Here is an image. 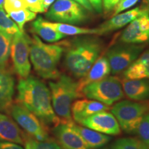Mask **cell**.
I'll return each instance as SVG.
<instances>
[{"label": "cell", "instance_id": "obj_29", "mask_svg": "<svg viewBox=\"0 0 149 149\" xmlns=\"http://www.w3.org/2000/svg\"><path fill=\"white\" fill-rule=\"evenodd\" d=\"M136 133L141 141L149 146V114L145 115L141 121Z\"/></svg>", "mask_w": 149, "mask_h": 149}, {"label": "cell", "instance_id": "obj_32", "mask_svg": "<svg viewBox=\"0 0 149 149\" xmlns=\"http://www.w3.org/2000/svg\"><path fill=\"white\" fill-rule=\"evenodd\" d=\"M120 1V0H102V6L106 12H109L112 9H114Z\"/></svg>", "mask_w": 149, "mask_h": 149}, {"label": "cell", "instance_id": "obj_18", "mask_svg": "<svg viewBox=\"0 0 149 149\" xmlns=\"http://www.w3.org/2000/svg\"><path fill=\"white\" fill-rule=\"evenodd\" d=\"M15 80L4 67L0 66V111L10 109L14 95Z\"/></svg>", "mask_w": 149, "mask_h": 149}, {"label": "cell", "instance_id": "obj_26", "mask_svg": "<svg viewBox=\"0 0 149 149\" xmlns=\"http://www.w3.org/2000/svg\"><path fill=\"white\" fill-rule=\"evenodd\" d=\"M19 31L15 22L6 13L3 8H0V32L13 37Z\"/></svg>", "mask_w": 149, "mask_h": 149}, {"label": "cell", "instance_id": "obj_35", "mask_svg": "<svg viewBox=\"0 0 149 149\" xmlns=\"http://www.w3.org/2000/svg\"><path fill=\"white\" fill-rule=\"evenodd\" d=\"M72 1H75V2L78 3L79 4L82 6L86 10H87L88 11L93 12V11L94 10H93L92 6H91L90 2H89L88 0H72Z\"/></svg>", "mask_w": 149, "mask_h": 149}, {"label": "cell", "instance_id": "obj_20", "mask_svg": "<svg viewBox=\"0 0 149 149\" xmlns=\"http://www.w3.org/2000/svg\"><path fill=\"white\" fill-rule=\"evenodd\" d=\"M70 125L81 135L86 144L91 149L101 148L111 140V137L108 135L101 133L86 126L77 125L74 122H71Z\"/></svg>", "mask_w": 149, "mask_h": 149}, {"label": "cell", "instance_id": "obj_17", "mask_svg": "<svg viewBox=\"0 0 149 149\" xmlns=\"http://www.w3.org/2000/svg\"><path fill=\"white\" fill-rule=\"evenodd\" d=\"M122 86L124 95L135 101H144L149 99V79H122Z\"/></svg>", "mask_w": 149, "mask_h": 149}, {"label": "cell", "instance_id": "obj_1", "mask_svg": "<svg viewBox=\"0 0 149 149\" xmlns=\"http://www.w3.org/2000/svg\"><path fill=\"white\" fill-rule=\"evenodd\" d=\"M17 102L36 115L44 124L55 126L61 123L51 104V91L36 77L29 76L19 80Z\"/></svg>", "mask_w": 149, "mask_h": 149}, {"label": "cell", "instance_id": "obj_11", "mask_svg": "<svg viewBox=\"0 0 149 149\" xmlns=\"http://www.w3.org/2000/svg\"><path fill=\"white\" fill-rule=\"evenodd\" d=\"M80 124L105 135H117L121 133V128L116 117L107 111L99 112L91 115Z\"/></svg>", "mask_w": 149, "mask_h": 149}, {"label": "cell", "instance_id": "obj_6", "mask_svg": "<svg viewBox=\"0 0 149 149\" xmlns=\"http://www.w3.org/2000/svg\"><path fill=\"white\" fill-rule=\"evenodd\" d=\"M81 97L111 106L122 100L124 93L121 80L113 76H107L86 86L81 91Z\"/></svg>", "mask_w": 149, "mask_h": 149}, {"label": "cell", "instance_id": "obj_19", "mask_svg": "<svg viewBox=\"0 0 149 149\" xmlns=\"http://www.w3.org/2000/svg\"><path fill=\"white\" fill-rule=\"evenodd\" d=\"M24 137L16 123L8 116L0 113V140L24 144Z\"/></svg>", "mask_w": 149, "mask_h": 149}, {"label": "cell", "instance_id": "obj_16", "mask_svg": "<svg viewBox=\"0 0 149 149\" xmlns=\"http://www.w3.org/2000/svg\"><path fill=\"white\" fill-rule=\"evenodd\" d=\"M111 72V67L107 57H99L86 74L77 81V91L80 97H81V91L86 86L107 77Z\"/></svg>", "mask_w": 149, "mask_h": 149}, {"label": "cell", "instance_id": "obj_23", "mask_svg": "<svg viewBox=\"0 0 149 149\" xmlns=\"http://www.w3.org/2000/svg\"><path fill=\"white\" fill-rule=\"evenodd\" d=\"M42 17H40L32 24V29L35 34L39 35L42 40L48 42H58L64 38L65 35L42 24Z\"/></svg>", "mask_w": 149, "mask_h": 149}, {"label": "cell", "instance_id": "obj_31", "mask_svg": "<svg viewBox=\"0 0 149 149\" xmlns=\"http://www.w3.org/2000/svg\"><path fill=\"white\" fill-rule=\"evenodd\" d=\"M139 0H120L117 4L115 6L114 8V13L113 16L116 15L121 13L126 9L130 8V7L133 6L137 3Z\"/></svg>", "mask_w": 149, "mask_h": 149}, {"label": "cell", "instance_id": "obj_2", "mask_svg": "<svg viewBox=\"0 0 149 149\" xmlns=\"http://www.w3.org/2000/svg\"><path fill=\"white\" fill-rule=\"evenodd\" d=\"M64 65L72 75L81 78L100 57L102 42L95 37H79L64 44Z\"/></svg>", "mask_w": 149, "mask_h": 149}, {"label": "cell", "instance_id": "obj_14", "mask_svg": "<svg viewBox=\"0 0 149 149\" xmlns=\"http://www.w3.org/2000/svg\"><path fill=\"white\" fill-rule=\"evenodd\" d=\"M147 12H149L148 9L137 7L126 12L114 15L108 21L102 24L100 26L97 28L98 30L99 35L106 34V33L116 31L117 29H122L133 21L134 19H135L136 18Z\"/></svg>", "mask_w": 149, "mask_h": 149}, {"label": "cell", "instance_id": "obj_9", "mask_svg": "<svg viewBox=\"0 0 149 149\" xmlns=\"http://www.w3.org/2000/svg\"><path fill=\"white\" fill-rule=\"evenodd\" d=\"M10 109L14 120L33 138L39 141L49 138L44 124L33 113L19 104L11 106Z\"/></svg>", "mask_w": 149, "mask_h": 149}, {"label": "cell", "instance_id": "obj_22", "mask_svg": "<svg viewBox=\"0 0 149 149\" xmlns=\"http://www.w3.org/2000/svg\"><path fill=\"white\" fill-rule=\"evenodd\" d=\"M42 24L51 29L57 31L59 33L64 35L65 36H74V35H98L97 29H86L81 28L72 24L60 23V22H46L42 18Z\"/></svg>", "mask_w": 149, "mask_h": 149}, {"label": "cell", "instance_id": "obj_5", "mask_svg": "<svg viewBox=\"0 0 149 149\" xmlns=\"http://www.w3.org/2000/svg\"><path fill=\"white\" fill-rule=\"evenodd\" d=\"M111 112L116 117L121 129L127 133H136L144 117L149 114V101L119 102L113 106Z\"/></svg>", "mask_w": 149, "mask_h": 149}, {"label": "cell", "instance_id": "obj_28", "mask_svg": "<svg viewBox=\"0 0 149 149\" xmlns=\"http://www.w3.org/2000/svg\"><path fill=\"white\" fill-rule=\"evenodd\" d=\"M13 37L0 32V66L4 67L10 54Z\"/></svg>", "mask_w": 149, "mask_h": 149}, {"label": "cell", "instance_id": "obj_33", "mask_svg": "<svg viewBox=\"0 0 149 149\" xmlns=\"http://www.w3.org/2000/svg\"><path fill=\"white\" fill-rule=\"evenodd\" d=\"M0 149H24L22 146L10 141H0Z\"/></svg>", "mask_w": 149, "mask_h": 149}, {"label": "cell", "instance_id": "obj_27", "mask_svg": "<svg viewBox=\"0 0 149 149\" xmlns=\"http://www.w3.org/2000/svg\"><path fill=\"white\" fill-rule=\"evenodd\" d=\"M25 149H63L61 146L53 139H49L39 141L31 137H24Z\"/></svg>", "mask_w": 149, "mask_h": 149}, {"label": "cell", "instance_id": "obj_37", "mask_svg": "<svg viewBox=\"0 0 149 149\" xmlns=\"http://www.w3.org/2000/svg\"><path fill=\"white\" fill-rule=\"evenodd\" d=\"M3 1H4V0H0V8H2L3 5Z\"/></svg>", "mask_w": 149, "mask_h": 149}, {"label": "cell", "instance_id": "obj_10", "mask_svg": "<svg viewBox=\"0 0 149 149\" xmlns=\"http://www.w3.org/2000/svg\"><path fill=\"white\" fill-rule=\"evenodd\" d=\"M124 44L113 46L106 56L113 74L124 71L138 57L144 48L142 46Z\"/></svg>", "mask_w": 149, "mask_h": 149}, {"label": "cell", "instance_id": "obj_7", "mask_svg": "<svg viewBox=\"0 0 149 149\" xmlns=\"http://www.w3.org/2000/svg\"><path fill=\"white\" fill-rule=\"evenodd\" d=\"M46 16L52 21L72 25L83 23L88 19L86 9L72 0H56Z\"/></svg>", "mask_w": 149, "mask_h": 149}, {"label": "cell", "instance_id": "obj_3", "mask_svg": "<svg viewBox=\"0 0 149 149\" xmlns=\"http://www.w3.org/2000/svg\"><path fill=\"white\" fill-rule=\"evenodd\" d=\"M65 50L64 44H47L36 35L30 39V57L37 73L44 79H56L60 76L57 68Z\"/></svg>", "mask_w": 149, "mask_h": 149}, {"label": "cell", "instance_id": "obj_25", "mask_svg": "<svg viewBox=\"0 0 149 149\" xmlns=\"http://www.w3.org/2000/svg\"><path fill=\"white\" fill-rule=\"evenodd\" d=\"M111 149H149V146L140 139L125 137L115 141L111 146Z\"/></svg>", "mask_w": 149, "mask_h": 149}, {"label": "cell", "instance_id": "obj_12", "mask_svg": "<svg viewBox=\"0 0 149 149\" xmlns=\"http://www.w3.org/2000/svg\"><path fill=\"white\" fill-rule=\"evenodd\" d=\"M120 41L126 44H143L149 41V12L129 23L123 31Z\"/></svg>", "mask_w": 149, "mask_h": 149}, {"label": "cell", "instance_id": "obj_24", "mask_svg": "<svg viewBox=\"0 0 149 149\" xmlns=\"http://www.w3.org/2000/svg\"><path fill=\"white\" fill-rule=\"evenodd\" d=\"M8 16L15 22L21 31H24V25L27 22L33 21L36 17V13L30 10L29 8L12 11L8 13Z\"/></svg>", "mask_w": 149, "mask_h": 149}, {"label": "cell", "instance_id": "obj_34", "mask_svg": "<svg viewBox=\"0 0 149 149\" xmlns=\"http://www.w3.org/2000/svg\"><path fill=\"white\" fill-rule=\"evenodd\" d=\"M92 6L93 10L100 13L102 10V0H88Z\"/></svg>", "mask_w": 149, "mask_h": 149}, {"label": "cell", "instance_id": "obj_15", "mask_svg": "<svg viewBox=\"0 0 149 149\" xmlns=\"http://www.w3.org/2000/svg\"><path fill=\"white\" fill-rule=\"evenodd\" d=\"M110 109L109 106L102 102L90 99L78 100L74 102L71 107L72 118L74 122L80 123L87 117L102 111H107Z\"/></svg>", "mask_w": 149, "mask_h": 149}, {"label": "cell", "instance_id": "obj_8", "mask_svg": "<svg viewBox=\"0 0 149 149\" xmlns=\"http://www.w3.org/2000/svg\"><path fill=\"white\" fill-rule=\"evenodd\" d=\"M30 39L24 31H19L14 35L11 42L10 53L14 68L21 79L28 77L31 72Z\"/></svg>", "mask_w": 149, "mask_h": 149}, {"label": "cell", "instance_id": "obj_36", "mask_svg": "<svg viewBox=\"0 0 149 149\" xmlns=\"http://www.w3.org/2000/svg\"><path fill=\"white\" fill-rule=\"evenodd\" d=\"M55 0H42V13L48 11L50 6L55 2Z\"/></svg>", "mask_w": 149, "mask_h": 149}, {"label": "cell", "instance_id": "obj_13", "mask_svg": "<svg viewBox=\"0 0 149 149\" xmlns=\"http://www.w3.org/2000/svg\"><path fill=\"white\" fill-rule=\"evenodd\" d=\"M71 122L60 123L55 126L53 132L59 144L63 149H91L72 127Z\"/></svg>", "mask_w": 149, "mask_h": 149}, {"label": "cell", "instance_id": "obj_4", "mask_svg": "<svg viewBox=\"0 0 149 149\" xmlns=\"http://www.w3.org/2000/svg\"><path fill=\"white\" fill-rule=\"evenodd\" d=\"M51 102L55 114L61 123L72 121L71 107L74 100L80 97L77 91V81L66 74H60L57 81H50Z\"/></svg>", "mask_w": 149, "mask_h": 149}, {"label": "cell", "instance_id": "obj_30", "mask_svg": "<svg viewBox=\"0 0 149 149\" xmlns=\"http://www.w3.org/2000/svg\"><path fill=\"white\" fill-rule=\"evenodd\" d=\"M3 6L7 13L12 11L28 8V5L25 0H4Z\"/></svg>", "mask_w": 149, "mask_h": 149}, {"label": "cell", "instance_id": "obj_21", "mask_svg": "<svg viewBox=\"0 0 149 149\" xmlns=\"http://www.w3.org/2000/svg\"><path fill=\"white\" fill-rule=\"evenodd\" d=\"M126 79H149V51L144 52L124 71Z\"/></svg>", "mask_w": 149, "mask_h": 149}]
</instances>
